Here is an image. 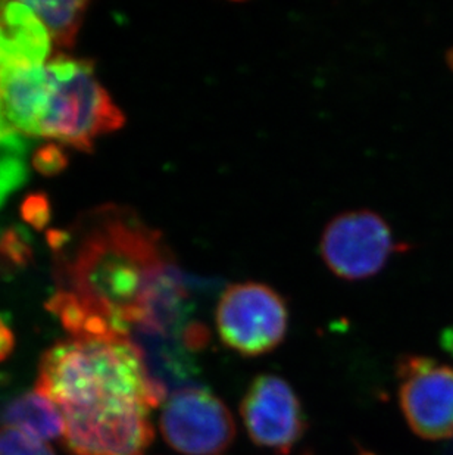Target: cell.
I'll return each instance as SVG.
<instances>
[{"label": "cell", "instance_id": "ba28073f", "mask_svg": "<svg viewBox=\"0 0 453 455\" xmlns=\"http://www.w3.org/2000/svg\"><path fill=\"white\" fill-rule=\"evenodd\" d=\"M249 438L258 447L290 454L306 430V416L290 383L277 374H259L240 404Z\"/></svg>", "mask_w": 453, "mask_h": 455}, {"label": "cell", "instance_id": "9a60e30c", "mask_svg": "<svg viewBox=\"0 0 453 455\" xmlns=\"http://www.w3.org/2000/svg\"><path fill=\"white\" fill-rule=\"evenodd\" d=\"M33 167L44 177H55L68 165V156L58 143H46L33 156Z\"/></svg>", "mask_w": 453, "mask_h": 455}, {"label": "cell", "instance_id": "ac0fdd59", "mask_svg": "<svg viewBox=\"0 0 453 455\" xmlns=\"http://www.w3.org/2000/svg\"><path fill=\"white\" fill-rule=\"evenodd\" d=\"M443 345H445V348L448 349V351L453 354V329L445 331V335H443Z\"/></svg>", "mask_w": 453, "mask_h": 455}, {"label": "cell", "instance_id": "277c9868", "mask_svg": "<svg viewBox=\"0 0 453 455\" xmlns=\"http://www.w3.org/2000/svg\"><path fill=\"white\" fill-rule=\"evenodd\" d=\"M215 324L226 348L243 356L266 355L286 338L289 309L268 284H231L219 298Z\"/></svg>", "mask_w": 453, "mask_h": 455}, {"label": "cell", "instance_id": "d6986e66", "mask_svg": "<svg viewBox=\"0 0 453 455\" xmlns=\"http://www.w3.org/2000/svg\"><path fill=\"white\" fill-rule=\"evenodd\" d=\"M306 455H309V454H306Z\"/></svg>", "mask_w": 453, "mask_h": 455}, {"label": "cell", "instance_id": "7a4b0ae2", "mask_svg": "<svg viewBox=\"0 0 453 455\" xmlns=\"http://www.w3.org/2000/svg\"><path fill=\"white\" fill-rule=\"evenodd\" d=\"M163 237L133 211L105 206L65 232L56 251V279L68 291L111 318L129 336L150 277L168 262Z\"/></svg>", "mask_w": 453, "mask_h": 455}, {"label": "cell", "instance_id": "5bb4252c", "mask_svg": "<svg viewBox=\"0 0 453 455\" xmlns=\"http://www.w3.org/2000/svg\"><path fill=\"white\" fill-rule=\"evenodd\" d=\"M0 455H56L42 439L22 430L0 427Z\"/></svg>", "mask_w": 453, "mask_h": 455}, {"label": "cell", "instance_id": "4fadbf2b", "mask_svg": "<svg viewBox=\"0 0 453 455\" xmlns=\"http://www.w3.org/2000/svg\"><path fill=\"white\" fill-rule=\"evenodd\" d=\"M33 261V248L20 228H8L0 236V275L20 270Z\"/></svg>", "mask_w": 453, "mask_h": 455}, {"label": "cell", "instance_id": "9c48e42d", "mask_svg": "<svg viewBox=\"0 0 453 455\" xmlns=\"http://www.w3.org/2000/svg\"><path fill=\"white\" fill-rule=\"evenodd\" d=\"M0 421L44 443L64 436V419L60 410L37 389L21 394L4 404Z\"/></svg>", "mask_w": 453, "mask_h": 455}, {"label": "cell", "instance_id": "5b68a950", "mask_svg": "<svg viewBox=\"0 0 453 455\" xmlns=\"http://www.w3.org/2000/svg\"><path fill=\"white\" fill-rule=\"evenodd\" d=\"M159 429L184 455H219L235 438L234 419L219 396L203 387H181L165 401Z\"/></svg>", "mask_w": 453, "mask_h": 455}, {"label": "cell", "instance_id": "6da1fadb", "mask_svg": "<svg viewBox=\"0 0 453 455\" xmlns=\"http://www.w3.org/2000/svg\"><path fill=\"white\" fill-rule=\"evenodd\" d=\"M36 389L60 410L69 455H145L150 411L165 396L129 336L58 342L40 360Z\"/></svg>", "mask_w": 453, "mask_h": 455}, {"label": "cell", "instance_id": "8992f818", "mask_svg": "<svg viewBox=\"0 0 453 455\" xmlns=\"http://www.w3.org/2000/svg\"><path fill=\"white\" fill-rule=\"evenodd\" d=\"M398 250L389 224L372 211H351L334 217L321 239L325 266L345 280L377 275Z\"/></svg>", "mask_w": 453, "mask_h": 455}, {"label": "cell", "instance_id": "2e32d148", "mask_svg": "<svg viewBox=\"0 0 453 455\" xmlns=\"http://www.w3.org/2000/svg\"><path fill=\"white\" fill-rule=\"evenodd\" d=\"M21 215L27 224L36 230H44L52 220L51 201L44 194H31L24 199Z\"/></svg>", "mask_w": 453, "mask_h": 455}, {"label": "cell", "instance_id": "8fae6325", "mask_svg": "<svg viewBox=\"0 0 453 455\" xmlns=\"http://www.w3.org/2000/svg\"><path fill=\"white\" fill-rule=\"evenodd\" d=\"M46 27L56 48L71 49L86 17L89 2H24Z\"/></svg>", "mask_w": 453, "mask_h": 455}, {"label": "cell", "instance_id": "7c38bea8", "mask_svg": "<svg viewBox=\"0 0 453 455\" xmlns=\"http://www.w3.org/2000/svg\"><path fill=\"white\" fill-rule=\"evenodd\" d=\"M26 147L21 134L0 140V204L26 180Z\"/></svg>", "mask_w": 453, "mask_h": 455}, {"label": "cell", "instance_id": "e0dca14e", "mask_svg": "<svg viewBox=\"0 0 453 455\" xmlns=\"http://www.w3.org/2000/svg\"><path fill=\"white\" fill-rule=\"evenodd\" d=\"M15 348V335L4 318H0V363L6 360Z\"/></svg>", "mask_w": 453, "mask_h": 455}, {"label": "cell", "instance_id": "3957f363", "mask_svg": "<svg viewBox=\"0 0 453 455\" xmlns=\"http://www.w3.org/2000/svg\"><path fill=\"white\" fill-rule=\"evenodd\" d=\"M46 67L51 92L37 138L91 152L96 139L124 125V114L99 83L91 60L56 53Z\"/></svg>", "mask_w": 453, "mask_h": 455}, {"label": "cell", "instance_id": "52a82bcc", "mask_svg": "<svg viewBox=\"0 0 453 455\" xmlns=\"http://www.w3.org/2000/svg\"><path fill=\"white\" fill-rule=\"evenodd\" d=\"M399 404L419 438H453V369L427 356H405L398 367Z\"/></svg>", "mask_w": 453, "mask_h": 455}, {"label": "cell", "instance_id": "30bf717a", "mask_svg": "<svg viewBox=\"0 0 453 455\" xmlns=\"http://www.w3.org/2000/svg\"><path fill=\"white\" fill-rule=\"evenodd\" d=\"M0 31L17 42L36 60L47 62L51 60V36L24 2H0Z\"/></svg>", "mask_w": 453, "mask_h": 455}]
</instances>
